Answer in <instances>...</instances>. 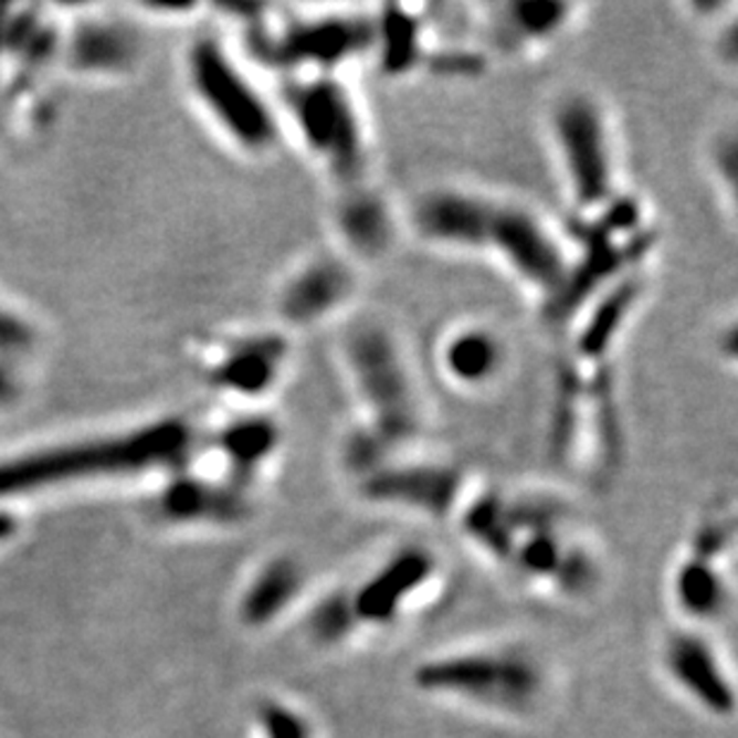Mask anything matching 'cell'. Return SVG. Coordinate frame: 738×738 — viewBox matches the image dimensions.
Instances as JSON below:
<instances>
[{
	"mask_svg": "<svg viewBox=\"0 0 738 738\" xmlns=\"http://www.w3.org/2000/svg\"><path fill=\"white\" fill-rule=\"evenodd\" d=\"M199 435L184 419H160L131 431L49 445L0 462V495H22L94 476L187 468Z\"/></svg>",
	"mask_w": 738,
	"mask_h": 738,
	"instance_id": "6da1fadb",
	"label": "cell"
},
{
	"mask_svg": "<svg viewBox=\"0 0 738 738\" xmlns=\"http://www.w3.org/2000/svg\"><path fill=\"white\" fill-rule=\"evenodd\" d=\"M411 686L428 698L502 717H528L548 696V670L521 645L454 647L413 664Z\"/></svg>",
	"mask_w": 738,
	"mask_h": 738,
	"instance_id": "7a4b0ae2",
	"label": "cell"
},
{
	"mask_svg": "<svg viewBox=\"0 0 738 738\" xmlns=\"http://www.w3.org/2000/svg\"><path fill=\"white\" fill-rule=\"evenodd\" d=\"M342 361L359 404L357 428L390 454L409 452L425 413L413 368L394 335L378 323H361L345 337Z\"/></svg>",
	"mask_w": 738,
	"mask_h": 738,
	"instance_id": "3957f363",
	"label": "cell"
},
{
	"mask_svg": "<svg viewBox=\"0 0 738 738\" xmlns=\"http://www.w3.org/2000/svg\"><path fill=\"white\" fill-rule=\"evenodd\" d=\"M280 117L302 151L339 187L366 182L371 141L357 96L339 75L287 77Z\"/></svg>",
	"mask_w": 738,
	"mask_h": 738,
	"instance_id": "277c9868",
	"label": "cell"
},
{
	"mask_svg": "<svg viewBox=\"0 0 738 738\" xmlns=\"http://www.w3.org/2000/svg\"><path fill=\"white\" fill-rule=\"evenodd\" d=\"M187 82L203 115L234 149L249 156L275 149L283 137V117L223 41L203 36L189 49Z\"/></svg>",
	"mask_w": 738,
	"mask_h": 738,
	"instance_id": "5b68a950",
	"label": "cell"
},
{
	"mask_svg": "<svg viewBox=\"0 0 738 738\" xmlns=\"http://www.w3.org/2000/svg\"><path fill=\"white\" fill-rule=\"evenodd\" d=\"M550 139L573 218L600 211L622 191L610 117L593 94L567 92L555 101Z\"/></svg>",
	"mask_w": 738,
	"mask_h": 738,
	"instance_id": "8992f818",
	"label": "cell"
},
{
	"mask_svg": "<svg viewBox=\"0 0 738 738\" xmlns=\"http://www.w3.org/2000/svg\"><path fill=\"white\" fill-rule=\"evenodd\" d=\"M373 34V18L318 12L254 20L249 41L259 61L285 72V77H306L339 75L345 65L371 55Z\"/></svg>",
	"mask_w": 738,
	"mask_h": 738,
	"instance_id": "52a82bcc",
	"label": "cell"
},
{
	"mask_svg": "<svg viewBox=\"0 0 738 738\" xmlns=\"http://www.w3.org/2000/svg\"><path fill=\"white\" fill-rule=\"evenodd\" d=\"M485 256L495 259L516 283L538 297L545 308L565 285L571 246L534 209L497 199Z\"/></svg>",
	"mask_w": 738,
	"mask_h": 738,
	"instance_id": "ba28073f",
	"label": "cell"
},
{
	"mask_svg": "<svg viewBox=\"0 0 738 738\" xmlns=\"http://www.w3.org/2000/svg\"><path fill=\"white\" fill-rule=\"evenodd\" d=\"M471 493L460 466L402 452L357 478L361 502L425 519H454Z\"/></svg>",
	"mask_w": 738,
	"mask_h": 738,
	"instance_id": "9c48e42d",
	"label": "cell"
},
{
	"mask_svg": "<svg viewBox=\"0 0 738 738\" xmlns=\"http://www.w3.org/2000/svg\"><path fill=\"white\" fill-rule=\"evenodd\" d=\"M283 330H251L220 337L203 357V373L220 394L254 404L277 390L289 363Z\"/></svg>",
	"mask_w": 738,
	"mask_h": 738,
	"instance_id": "30bf717a",
	"label": "cell"
},
{
	"mask_svg": "<svg viewBox=\"0 0 738 738\" xmlns=\"http://www.w3.org/2000/svg\"><path fill=\"white\" fill-rule=\"evenodd\" d=\"M437 573V555L425 545L411 542L392 550L363 581L349 588L359 629H394L407 616L413 600L435 583Z\"/></svg>",
	"mask_w": 738,
	"mask_h": 738,
	"instance_id": "8fae6325",
	"label": "cell"
},
{
	"mask_svg": "<svg viewBox=\"0 0 738 738\" xmlns=\"http://www.w3.org/2000/svg\"><path fill=\"white\" fill-rule=\"evenodd\" d=\"M357 292V263L337 251H326L302 259L283 277L275 294V308L285 328L308 330L337 318Z\"/></svg>",
	"mask_w": 738,
	"mask_h": 738,
	"instance_id": "7c38bea8",
	"label": "cell"
},
{
	"mask_svg": "<svg viewBox=\"0 0 738 738\" xmlns=\"http://www.w3.org/2000/svg\"><path fill=\"white\" fill-rule=\"evenodd\" d=\"M497 199L466 187H435L413 201L409 225L417 238L450 254H485Z\"/></svg>",
	"mask_w": 738,
	"mask_h": 738,
	"instance_id": "4fadbf2b",
	"label": "cell"
},
{
	"mask_svg": "<svg viewBox=\"0 0 738 738\" xmlns=\"http://www.w3.org/2000/svg\"><path fill=\"white\" fill-rule=\"evenodd\" d=\"M662 670L684 698L713 719L736 713V686L715 643L698 626H676L662 641Z\"/></svg>",
	"mask_w": 738,
	"mask_h": 738,
	"instance_id": "5bb4252c",
	"label": "cell"
},
{
	"mask_svg": "<svg viewBox=\"0 0 738 738\" xmlns=\"http://www.w3.org/2000/svg\"><path fill=\"white\" fill-rule=\"evenodd\" d=\"M645 294L641 273L619 280L590 302L573 323V359L583 371L608 368L612 351L622 342L633 314L639 312Z\"/></svg>",
	"mask_w": 738,
	"mask_h": 738,
	"instance_id": "9a60e30c",
	"label": "cell"
},
{
	"mask_svg": "<svg viewBox=\"0 0 738 738\" xmlns=\"http://www.w3.org/2000/svg\"><path fill=\"white\" fill-rule=\"evenodd\" d=\"M158 514L164 521L187 526H240L251 514L249 491L228 478L175 476L158 497Z\"/></svg>",
	"mask_w": 738,
	"mask_h": 738,
	"instance_id": "2e32d148",
	"label": "cell"
},
{
	"mask_svg": "<svg viewBox=\"0 0 738 738\" xmlns=\"http://www.w3.org/2000/svg\"><path fill=\"white\" fill-rule=\"evenodd\" d=\"M333 223L339 240V254L351 263L378 261L390 254L397 240V220L392 205L380 191L366 182L339 187L333 209Z\"/></svg>",
	"mask_w": 738,
	"mask_h": 738,
	"instance_id": "e0dca14e",
	"label": "cell"
},
{
	"mask_svg": "<svg viewBox=\"0 0 738 738\" xmlns=\"http://www.w3.org/2000/svg\"><path fill=\"white\" fill-rule=\"evenodd\" d=\"M509 363V349L499 333L485 323H460L442 335L437 368L452 388L483 392L502 378Z\"/></svg>",
	"mask_w": 738,
	"mask_h": 738,
	"instance_id": "ac0fdd59",
	"label": "cell"
},
{
	"mask_svg": "<svg viewBox=\"0 0 738 738\" xmlns=\"http://www.w3.org/2000/svg\"><path fill=\"white\" fill-rule=\"evenodd\" d=\"M223 462L225 478L238 483L240 488L251 491L263 468L268 466L280 447H283V431L265 413H240L230 419L205 440Z\"/></svg>",
	"mask_w": 738,
	"mask_h": 738,
	"instance_id": "d6986e66",
	"label": "cell"
},
{
	"mask_svg": "<svg viewBox=\"0 0 738 738\" xmlns=\"http://www.w3.org/2000/svg\"><path fill=\"white\" fill-rule=\"evenodd\" d=\"M306 569L294 555L277 552L244 586L238 614L246 629H268L285 619L306 593Z\"/></svg>",
	"mask_w": 738,
	"mask_h": 738,
	"instance_id": "ffe728a7",
	"label": "cell"
},
{
	"mask_svg": "<svg viewBox=\"0 0 738 738\" xmlns=\"http://www.w3.org/2000/svg\"><path fill=\"white\" fill-rule=\"evenodd\" d=\"M576 10L579 8L569 3H536V0L493 6V10L488 8L491 41L502 53L512 55L545 49L571 27Z\"/></svg>",
	"mask_w": 738,
	"mask_h": 738,
	"instance_id": "44dd1931",
	"label": "cell"
},
{
	"mask_svg": "<svg viewBox=\"0 0 738 738\" xmlns=\"http://www.w3.org/2000/svg\"><path fill=\"white\" fill-rule=\"evenodd\" d=\"M670 595L676 610L688 619V626L717 622L731 604V588L721 567L688 552H684L672 571Z\"/></svg>",
	"mask_w": 738,
	"mask_h": 738,
	"instance_id": "7402d4cb",
	"label": "cell"
},
{
	"mask_svg": "<svg viewBox=\"0 0 738 738\" xmlns=\"http://www.w3.org/2000/svg\"><path fill=\"white\" fill-rule=\"evenodd\" d=\"M454 519L460 521L464 538L474 542L481 552H485V557H491L493 562L502 567L509 565L516 545L509 495H502L497 491H483L474 495L468 493Z\"/></svg>",
	"mask_w": 738,
	"mask_h": 738,
	"instance_id": "603a6c76",
	"label": "cell"
},
{
	"mask_svg": "<svg viewBox=\"0 0 738 738\" xmlns=\"http://www.w3.org/2000/svg\"><path fill=\"white\" fill-rule=\"evenodd\" d=\"M373 53L380 67L392 77H404L425 63L423 22L404 8H386L373 18Z\"/></svg>",
	"mask_w": 738,
	"mask_h": 738,
	"instance_id": "cb8c5ba5",
	"label": "cell"
},
{
	"mask_svg": "<svg viewBox=\"0 0 738 738\" xmlns=\"http://www.w3.org/2000/svg\"><path fill=\"white\" fill-rule=\"evenodd\" d=\"M304 631L320 651H335L361 633L357 616H354L349 588L339 586L320 593L304 614Z\"/></svg>",
	"mask_w": 738,
	"mask_h": 738,
	"instance_id": "d4e9b609",
	"label": "cell"
},
{
	"mask_svg": "<svg viewBox=\"0 0 738 738\" xmlns=\"http://www.w3.org/2000/svg\"><path fill=\"white\" fill-rule=\"evenodd\" d=\"M259 738H318L312 713L283 696H263L254 707Z\"/></svg>",
	"mask_w": 738,
	"mask_h": 738,
	"instance_id": "484cf974",
	"label": "cell"
},
{
	"mask_svg": "<svg viewBox=\"0 0 738 738\" xmlns=\"http://www.w3.org/2000/svg\"><path fill=\"white\" fill-rule=\"evenodd\" d=\"M600 583H602L600 559L593 555V550L586 548V545L569 540L562 555V562H559L550 586L562 598L586 600L588 595L595 593Z\"/></svg>",
	"mask_w": 738,
	"mask_h": 738,
	"instance_id": "4316f807",
	"label": "cell"
},
{
	"mask_svg": "<svg viewBox=\"0 0 738 738\" xmlns=\"http://www.w3.org/2000/svg\"><path fill=\"white\" fill-rule=\"evenodd\" d=\"M734 534L736 526L731 516H707L696 528H693L690 540H688V555H696L710 562H721V557H727L734 548Z\"/></svg>",
	"mask_w": 738,
	"mask_h": 738,
	"instance_id": "83f0119b",
	"label": "cell"
},
{
	"mask_svg": "<svg viewBox=\"0 0 738 738\" xmlns=\"http://www.w3.org/2000/svg\"><path fill=\"white\" fill-rule=\"evenodd\" d=\"M34 328L12 308L0 304V359L14 361L20 354H27L34 347Z\"/></svg>",
	"mask_w": 738,
	"mask_h": 738,
	"instance_id": "f1b7e54d",
	"label": "cell"
},
{
	"mask_svg": "<svg viewBox=\"0 0 738 738\" xmlns=\"http://www.w3.org/2000/svg\"><path fill=\"white\" fill-rule=\"evenodd\" d=\"M14 376L10 371V361L0 359V402H10L18 394V386H14Z\"/></svg>",
	"mask_w": 738,
	"mask_h": 738,
	"instance_id": "f546056e",
	"label": "cell"
}]
</instances>
